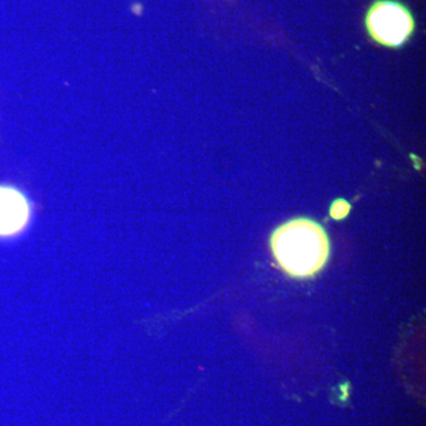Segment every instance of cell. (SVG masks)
<instances>
[{
  "instance_id": "2",
  "label": "cell",
  "mask_w": 426,
  "mask_h": 426,
  "mask_svg": "<svg viewBox=\"0 0 426 426\" xmlns=\"http://www.w3.org/2000/svg\"><path fill=\"white\" fill-rule=\"evenodd\" d=\"M366 27L375 42L386 46L403 45L414 29L411 12L400 2L378 0L366 16Z\"/></svg>"
},
{
  "instance_id": "4",
  "label": "cell",
  "mask_w": 426,
  "mask_h": 426,
  "mask_svg": "<svg viewBox=\"0 0 426 426\" xmlns=\"http://www.w3.org/2000/svg\"><path fill=\"white\" fill-rule=\"evenodd\" d=\"M349 209H351V206H349V204L347 201L342 200V199H338V200H337L332 205L330 214L335 219H342V218H345L348 214Z\"/></svg>"
},
{
  "instance_id": "3",
  "label": "cell",
  "mask_w": 426,
  "mask_h": 426,
  "mask_svg": "<svg viewBox=\"0 0 426 426\" xmlns=\"http://www.w3.org/2000/svg\"><path fill=\"white\" fill-rule=\"evenodd\" d=\"M30 219V205L15 187L0 186V237L15 236Z\"/></svg>"
},
{
  "instance_id": "1",
  "label": "cell",
  "mask_w": 426,
  "mask_h": 426,
  "mask_svg": "<svg viewBox=\"0 0 426 426\" xmlns=\"http://www.w3.org/2000/svg\"><path fill=\"white\" fill-rule=\"evenodd\" d=\"M270 244L277 263L291 277L318 274L329 257L326 231L308 218H296L281 225L272 233Z\"/></svg>"
}]
</instances>
